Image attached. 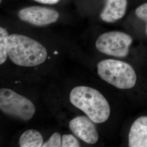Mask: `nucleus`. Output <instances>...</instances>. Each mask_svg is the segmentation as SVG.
<instances>
[{"instance_id": "obj_12", "label": "nucleus", "mask_w": 147, "mask_h": 147, "mask_svg": "<svg viewBox=\"0 0 147 147\" xmlns=\"http://www.w3.org/2000/svg\"><path fill=\"white\" fill-rule=\"evenodd\" d=\"M62 147V137L59 133L53 134L47 141L43 143L42 147Z\"/></svg>"}, {"instance_id": "obj_2", "label": "nucleus", "mask_w": 147, "mask_h": 147, "mask_svg": "<svg viewBox=\"0 0 147 147\" xmlns=\"http://www.w3.org/2000/svg\"><path fill=\"white\" fill-rule=\"evenodd\" d=\"M70 101L95 123L105 122L110 115V106L107 100L94 88L87 86L76 87L70 92Z\"/></svg>"}, {"instance_id": "obj_6", "label": "nucleus", "mask_w": 147, "mask_h": 147, "mask_svg": "<svg viewBox=\"0 0 147 147\" xmlns=\"http://www.w3.org/2000/svg\"><path fill=\"white\" fill-rule=\"evenodd\" d=\"M18 16L22 21L38 26H44L57 21L58 11L41 6H30L19 11Z\"/></svg>"}, {"instance_id": "obj_3", "label": "nucleus", "mask_w": 147, "mask_h": 147, "mask_svg": "<svg viewBox=\"0 0 147 147\" xmlns=\"http://www.w3.org/2000/svg\"><path fill=\"white\" fill-rule=\"evenodd\" d=\"M100 78L121 89H128L135 86L137 75L135 70L128 63L113 59L100 61L97 65Z\"/></svg>"}, {"instance_id": "obj_14", "label": "nucleus", "mask_w": 147, "mask_h": 147, "mask_svg": "<svg viewBox=\"0 0 147 147\" xmlns=\"http://www.w3.org/2000/svg\"><path fill=\"white\" fill-rule=\"evenodd\" d=\"M137 18L144 21L146 24V33L147 34V3H144L137 7L135 11Z\"/></svg>"}, {"instance_id": "obj_11", "label": "nucleus", "mask_w": 147, "mask_h": 147, "mask_svg": "<svg viewBox=\"0 0 147 147\" xmlns=\"http://www.w3.org/2000/svg\"><path fill=\"white\" fill-rule=\"evenodd\" d=\"M9 34L4 28L0 27V64L2 65L7 60L8 56V38Z\"/></svg>"}, {"instance_id": "obj_13", "label": "nucleus", "mask_w": 147, "mask_h": 147, "mask_svg": "<svg viewBox=\"0 0 147 147\" xmlns=\"http://www.w3.org/2000/svg\"><path fill=\"white\" fill-rule=\"evenodd\" d=\"M62 147H79L80 144L75 137L70 134H67L62 137Z\"/></svg>"}, {"instance_id": "obj_9", "label": "nucleus", "mask_w": 147, "mask_h": 147, "mask_svg": "<svg viewBox=\"0 0 147 147\" xmlns=\"http://www.w3.org/2000/svg\"><path fill=\"white\" fill-rule=\"evenodd\" d=\"M127 0H107L100 14V18L107 23H113L124 17L126 13Z\"/></svg>"}, {"instance_id": "obj_10", "label": "nucleus", "mask_w": 147, "mask_h": 147, "mask_svg": "<svg viewBox=\"0 0 147 147\" xmlns=\"http://www.w3.org/2000/svg\"><path fill=\"white\" fill-rule=\"evenodd\" d=\"M43 144V138L39 132L35 130H28L20 137V147H41Z\"/></svg>"}, {"instance_id": "obj_7", "label": "nucleus", "mask_w": 147, "mask_h": 147, "mask_svg": "<svg viewBox=\"0 0 147 147\" xmlns=\"http://www.w3.org/2000/svg\"><path fill=\"white\" fill-rule=\"evenodd\" d=\"M94 121L88 116H80L71 120L69 127L74 134L87 144H95L99 135Z\"/></svg>"}, {"instance_id": "obj_16", "label": "nucleus", "mask_w": 147, "mask_h": 147, "mask_svg": "<svg viewBox=\"0 0 147 147\" xmlns=\"http://www.w3.org/2000/svg\"><path fill=\"white\" fill-rule=\"evenodd\" d=\"M2 0H0V2H2Z\"/></svg>"}, {"instance_id": "obj_8", "label": "nucleus", "mask_w": 147, "mask_h": 147, "mask_svg": "<svg viewBox=\"0 0 147 147\" xmlns=\"http://www.w3.org/2000/svg\"><path fill=\"white\" fill-rule=\"evenodd\" d=\"M129 147H147V116L138 118L129 133Z\"/></svg>"}, {"instance_id": "obj_1", "label": "nucleus", "mask_w": 147, "mask_h": 147, "mask_svg": "<svg viewBox=\"0 0 147 147\" xmlns=\"http://www.w3.org/2000/svg\"><path fill=\"white\" fill-rule=\"evenodd\" d=\"M8 56L21 67H34L44 63L47 58V49L42 44L26 36L12 34L8 38Z\"/></svg>"}, {"instance_id": "obj_15", "label": "nucleus", "mask_w": 147, "mask_h": 147, "mask_svg": "<svg viewBox=\"0 0 147 147\" xmlns=\"http://www.w3.org/2000/svg\"><path fill=\"white\" fill-rule=\"evenodd\" d=\"M40 3L45 5H55L60 0H34Z\"/></svg>"}, {"instance_id": "obj_5", "label": "nucleus", "mask_w": 147, "mask_h": 147, "mask_svg": "<svg viewBox=\"0 0 147 147\" xmlns=\"http://www.w3.org/2000/svg\"><path fill=\"white\" fill-rule=\"evenodd\" d=\"M132 42V37L119 31L106 32L100 35L95 42L97 50L105 55L113 57H125L129 53Z\"/></svg>"}, {"instance_id": "obj_4", "label": "nucleus", "mask_w": 147, "mask_h": 147, "mask_svg": "<svg viewBox=\"0 0 147 147\" xmlns=\"http://www.w3.org/2000/svg\"><path fill=\"white\" fill-rule=\"evenodd\" d=\"M0 110L6 116L23 121L30 120L36 112L31 101L9 88L0 89Z\"/></svg>"}]
</instances>
